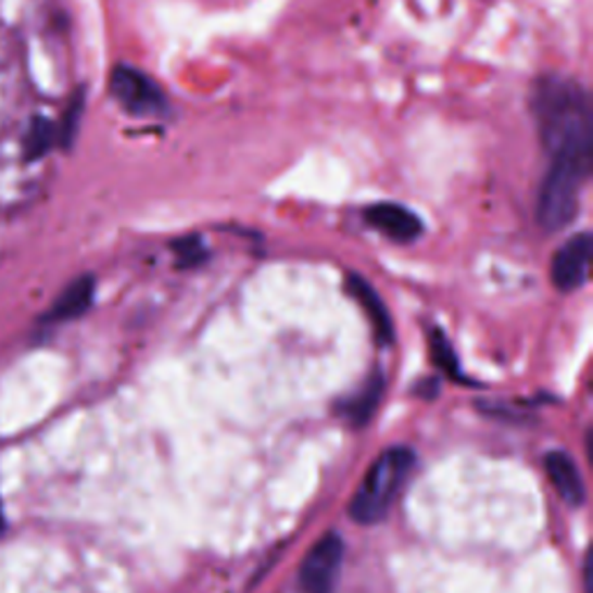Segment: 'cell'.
Returning a JSON list of instances; mask_svg holds the SVG:
<instances>
[{"instance_id":"12","label":"cell","mask_w":593,"mask_h":593,"mask_svg":"<svg viewBox=\"0 0 593 593\" xmlns=\"http://www.w3.org/2000/svg\"><path fill=\"white\" fill-rule=\"evenodd\" d=\"M429 345H431V359H433V364L439 366L441 371H445L447 376L462 380L455 348H452V343L447 341V337L443 335L441 329H431L429 331Z\"/></svg>"},{"instance_id":"11","label":"cell","mask_w":593,"mask_h":593,"mask_svg":"<svg viewBox=\"0 0 593 593\" xmlns=\"http://www.w3.org/2000/svg\"><path fill=\"white\" fill-rule=\"evenodd\" d=\"M382 390H386V378L376 371L366 378L364 386L353 396H348L343 404H339V413L353 427H364L374 417L382 399Z\"/></svg>"},{"instance_id":"4","label":"cell","mask_w":593,"mask_h":593,"mask_svg":"<svg viewBox=\"0 0 593 593\" xmlns=\"http://www.w3.org/2000/svg\"><path fill=\"white\" fill-rule=\"evenodd\" d=\"M114 100L133 116H161L167 110V98L142 70L133 65H116L110 77Z\"/></svg>"},{"instance_id":"14","label":"cell","mask_w":593,"mask_h":593,"mask_svg":"<svg viewBox=\"0 0 593 593\" xmlns=\"http://www.w3.org/2000/svg\"><path fill=\"white\" fill-rule=\"evenodd\" d=\"M177 255L181 257V265L190 267V265H198L202 263L204 257V247L202 241L198 237H186L177 243Z\"/></svg>"},{"instance_id":"1","label":"cell","mask_w":593,"mask_h":593,"mask_svg":"<svg viewBox=\"0 0 593 593\" xmlns=\"http://www.w3.org/2000/svg\"><path fill=\"white\" fill-rule=\"evenodd\" d=\"M531 114L550 161L591 163V100L578 81L552 75L533 84Z\"/></svg>"},{"instance_id":"10","label":"cell","mask_w":593,"mask_h":593,"mask_svg":"<svg viewBox=\"0 0 593 593\" xmlns=\"http://www.w3.org/2000/svg\"><path fill=\"white\" fill-rule=\"evenodd\" d=\"M96 296V278L93 276H79L73 283L56 296V302L51 304V311L47 313L49 323H67L81 318L86 311L91 308Z\"/></svg>"},{"instance_id":"5","label":"cell","mask_w":593,"mask_h":593,"mask_svg":"<svg viewBox=\"0 0 593 593\" xmlns=\"http://www.w3.org/2000/svg\"><path fill=\"white\" fill-rule=\"evenodd\" d=\"M343 540L327 533L313 545L300 568V586L304 593H335L343 566Z\"/></svg>"},{"instance_id":"9","label":"cell","mask_w":593,"mask_h":593,"mask_svg":"<svg viewBox=\"0 0 593 593\" xmlns=\"http://www.w3.org/2000/svg\"><path fill=\"white\" fill-rule=\"evenodd\" d=\"M545 470L556 494H559L568 505H572V508H580L586 499V490L580 468L570 459V455H566L562 450L550 452L545 457Z\"/></svg>"},{"instance_id":"8","label":"cell","mask_w":593,"mask_h":593,"mask_svg":"<svg viewBox=\"0 0 593 593\" xmlns=\"http://www.w3.org/2000/svg\"><path fill=\"white\" fill-rule=\"evenodd\" d=\"M345 288H348V294H351L353 300L362 306L364 316L369 318L376 339L382 345L392 343L394 341V325H392L390 313H388L386 304H382V300H380V294L376 292V288L369 281H364V278L359 274H348Z\"/></svg>"},{"instance_id":"13","label":"cell","mask_w":593,"mask_h":593,"mask_svg":"<svg viewBox=\"0 0 593 593\" xmlns=\"http://www.w3.org/2000/svg\"><path fill=\"white\" fill-rule=\"evenodd\" d=\"M54 139H56V128L51 126L49 121H45V118L35 121L26 135L28 159H38V155H42L51 144H54Z\"/></svg>"},{"instance_id":"15","label":"cell","mask_w":593,"mask_h":593,"mask_svg":"<svg viewBox=\"0 0 593 593\" xmlns=\"http://www.w3.org/2000/svg\"><path fill=\"white\" fill-rule=\"evenodd\" d=\"M3 527H5V519H3V510H0V531H3Z\"/></svg>"},{"instance_id":"3","label":"cell","mask_w":593,"mask_h":593,"mask_svg":"<svg viewBox=\"0 0 593 593\" xmlns=\"http://www.w3.org/2000/svg\"><path fill=\"white\" fill-rule=\"evenodd\" d=\"M591 165L578 161H550L547 174L538 190L535 218L547 232L564 230L578 216L582 188Z\"/></svg>"},{"instance_id":"2","label":"cell","mask_w":593,"mask_h":593,"mask_svg":"<svg viewBox=\"0 0 593 593\" xmlns=\"http://www.w3.org/2000/svg\"><path fill=\"white\" fill-rule=\"evenodd\" d=\"M415 466V455L408 447H392L366 470V476L351 501V515L359 525H378L392 510L401 490Z\"/></svg>"},{"instance_id":"7","label":"cell","mask_w":593,"mask_h":593,"mask_svg":"<svg viewBox=\"0 0 593 593\" xmlns=\"http://www.w3.org/2000/svg\"><path fill=\"white\" fill-rule=\"evenodd\" d=\"M364 218L369 220L380 235H386L396 243H411L415 239H420L425 232L422 220L417 218L411 209L394 202H378L366 206Z\"/></svg>"},{"instance_id":"6","label":"cell","mask_w":593,"mask_h":593,"mask_svg":"<svg viewBox=\"0 0 593 593\" xmlns=\"http://www.w3.org/2000/svg\"><path fill=\"white\" fill-rule=\"evenodd\" d=\"M591 251H593V239L589 232L570 237L564 247L554 253L552 283L564 292L582 288L589 276Z\"/></svg>"}]
</instances>
